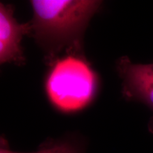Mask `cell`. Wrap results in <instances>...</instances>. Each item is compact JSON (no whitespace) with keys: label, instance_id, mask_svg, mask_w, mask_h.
<instances>
[{"label":"cell","instance_id":"obj_1","mask_svg":"<svg viewBox=\"0 0 153 153\" xmlns=\"http://www.w3.org/2000/svg\"><path fill=\"white\" fill-rule=\"evenodd\" d=\"M30 32L49 63L63 51H82L86 28L102 2L94 0H32Z\"/></svg>","mask_w":153,"mask_h":153},{"label":"cell","instance_id":"obj_2","mask_svg":"<svg viewBox=\"0 0 153 153\" xmlns=\"http://www.w3.org/2000/svg\"><path fill=\"white\" fill-rule=\"evenodd\" d=\"M49 64L44 87L55 109L75 114L91 104L99 89V77L82 51H69Z\"/></svg>","mask_w":153,"mask_h":153},{"label":"cell","instance_id":"obj_3","mask_svg":"<svg viewBox=\"0 0 153 153\" xmlns=\"http://www.w3.org/2000/svg\"><path fill=\"white\" fill-rule=\"evenodd\" d=\"M116 67L122 79L123 97L143 103L153 111V64H136L123 56L118 59ZM150 129L153 132V118Z\"/></svg>","mask_w":153,"mask_h":153},{"label":"cell","instance_id":"obj_4","mask_svg":"<svg viewBox=\"0 0 153 153\" xmlns=\"http://www.w3.org/2000/svg\"><path fill=\"white\" fill-rule=\"evenodd\" d=\"M30 32L29 23H19L11 6L0 2V66L7 63L20 65L25 62L22 40Z\"/></svg>","mask_w":153,"mask_h":153},{"label":"cell","instance_id":"obj_5","mask_svg":"<svg viewBox=\"0 0 153 153\" xmlns=\"http://www.w3.org/2000/svg\"><path fill=\"white\" fill-rule=\"evenodd\" d=\"M84 151V145L79 140L70 137L49 140L33 152H16L11 150L7 138L4 135H0V153H80Z\"/></svg>","mask_w":153,"mask_h":153},{"label":"cell","instance_id":"obj_6","mask_svg":"<svg viewBox=\"0 0 153 153\" xmlns=\"http://www.w3.org/2000/svg\"><path fill=\"white\" fill-rule=\"evenodd\" d=\"M81 153H85V152H81Z\"/></svg>","mask_w":153,"mask_h":153}]
</instances>
